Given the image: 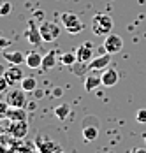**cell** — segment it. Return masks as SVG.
<instances>
[{
	"label": "cell",
	"mask_w": 146,
	"mask_h": 153,
	"mask_svg": "<svg viewBox=\"0 0 146 153\" xmlns=\"http://www.w3.org/2000/svg\"><path fill=\"white\" fill-rule=\"evenodd\" d=\"M9 46V41L7 39H0V49H4V48Z\"/></svg>",
	"instance_id": "obj_29"
},
{
	"label": "cell",
	"mask_w": 146,
	"mask_h": 153,
	"mask_svg": "<svg viewBox=\"0 0 146 153\" xmlns=\"http://www.w3.org/2000/svg\"><path fill=\"white\" fill-rule=\"evenodd\" d=\"M130 153H146V148H134L130 150Z\"/></svg>",
	"instance_id": "obj_30"
},
{
	"label": "cell",
	"mask_w": 146,
	"mask_h": 153,
	"mask_svg": "<svg viewBox=\"0 0 146 153\" xmlns=\"http://www.w3.org/2000/svg\"><path fill=\"white\" fill-rule=\"evenodd\" d=\"M9 104L7 102H0V118H4V116H7V113H9Z\"/></svg>",
	"instance_id": "obj_26"
},
{
	"label": "cell",
	"mask_w": 146,
	"mask_h": 153,
	"mask_svg": "<svg viewBox=\"0 0 146 153\" xmlns=\"http://www.w3.org/2000/svg\"><path fill=\"white\" fill-rule=\"evenodd\" d=\"M5 102L11 107H23L25 109L27 107V92L23 88L11 90V92H7V95H5Z\"/></svg>",
	"instance_id": "obj_6"
},
{
	"label": "cell",
	"mask_w": 146,
	"mask_h": 153,
	"mask_svg": "<svg viewBox=\"0 0 146 153\" xmlns=\"http://www.w3.org/2000/svg\"><path fill=\"white\" fill-rule=\"evenodd\" d=\"M35 146L39 153H62V146L53 139H46L42 136L35 137Z\"/></svg>",
	"instance_id": "obj_5"
},
{
	"label": "cell",
	"mask_w": 146,
	"mask_h": 153,
	"mask_svg": "<svg viewBox=\"0 0 146 153\" xmlns=\"http://www.w3.org/2000/svg\"><path fill=\"white\" fill-rule=\"evenodd\" d=\"M39 30L42 35L44 42H51V41H57L60 35V25L55 21H42L39 25Z\"/></svg>",
	"instance_id": "obj_4"
},
{
	"label": "cell",
	"mask_w": 146,
	"mask_h": 153,
	"mask_svg": "<svg viewBox=\"0 0 146 153\" xmlns=\"http://www.w3.org/2000/svg\"><path fill=\"white\" fill-rule=\"evenodd\" d=\"M136 122L137 123H146V109H139L136 113Z\"/></svg>",
	"instance_id": "obj_25"
},
{
	"label": "cell",
	"mask_w": 146,
	"mask_h": 153,
	"mask_svg": "<svg viewBox=\"0 0 146 153\" xmlns=\"http://www.w3.org/2000/svg\"><path fill=\"white\" fill-rule=\"evenodd\" d=\"M62 95H63V90H62L60 86H57V88H53V93H51V97L58 99V97H62Z\"/></svg>",
	"instance_id": "obj_27"
},
{
	"label": "cell",
	"mask_w": 146,
	"mask_h": 153,
	"mask_svg": "<svg viewBox=\"0 0 146 153\" xmlns=\"http://www.w3.org/2000/svg\"><path fill=\"white\" fill-rule=\"evenodd\" d=\"M60 21H62V25L65 27V30L69 32V33H79L85 28V25L79 19V16L74 14V13H63V14L60 16Z\"/></svg>",
	"instance_id": "obj_3"
},
{
	"label": "cell",
	"mask_w": 146,
	"mask_h": 153,
	"mask_svg": "<svg viewBox=\"0 0 146 153\" xmlns=\"http://www.w3.org/2000/svg\"><path fill=\"white\" fill-rule=\"evenodd\" d=\"M113 30V18L109 14H102V13H99V14H95L92 18V32H93V35H109Z\"/></svg>",
	"instance_id": "obj_2"
},
{
	"label": "cell",
	"mask_w": 146,
	"mask_h": 153,
	"mask_svg": "<svg viewBox=\"0 0 146 153\" xmlns=\"http://www.w3.org/2000/svg\"><path fill=\"white\" fill-rule=\"evenodd\" d=\"M7 90H9V81L5 79V76H0V95L7 93Z\"/></svg>",
	"instance_id": "obj_24"
},
{
	"label": "cell",
	"mask_w": 146,
	"mask_h": 153,
	"mask_svg": "<svg viewBox=\"0 0 146 153\" xmlns=\"http://www.w3.org/2000/svg\"><path fill=\"white\" fill-rule=\"evenodd\" d=\"M93 51H95V48H93V44H92V42H88V41H86V42H83L79 48H76L77 60L90 63V62L93 60Z\"/></svg>",
	"instance_id": "obj_8"
},
{
	"label": "cell",
	"mask_w": 146,
	"mask_h": 153,
	"mask_svg": "<svg viewBox=\"0 0 146 153\" xmlns=\"http://www.w3.org/2000/svg\"><path fill=\"white\" fill-rule=\"evenodd\" d=\"M99 132H101V120L99 116H93V114H86L83 120H81V134L83 139L86 143H92L99 137Z\"/></svg>",
	"instance_id": "obj_1"
},
{
	"label": "cell",
	"mask_w": 146,
	"mask_h": 153,
	"mask_svg": "<svg viewBox=\"0 0 146 153\" xmlns=\"http://www.w3.org/2000/svg\"><path fill=\"white\" fill-rule=\"evenodd\" d=\"M25 35H27V39H28L30 44H41V42H42L41 30L35 27V21H34V19H30L28 21V30L25 32Z\"/></svg>",
	"instance_id": "obj_11"
},
{
	"label": "cell",
	"mask_w": 146,
	"mask_h": 153,
	"mask_svg": "<svg viewBox=\"0 0 146 153\" xmlns=\"http://www.w3.org/2000/svg\"><path fill=\"white\" fill-rule=\"evenodd\" d=\"M57 56H58L57 51H49L46 56H42V65H41V69H42V71H49V69H53V67L57 65Z\"/></svg>",
	"instance_id": "obj_17"
},
{
	"label": "cell",
	"mask_w": 146,
	"mask_h": 153,
	"mask_svg": "<svg viewBox=\"0 0 146 153\" xmlns=\"http://www.w3.org/2000/svg\"><path fill=\"white\" fill-rule=\"evenodd\" d=\"M101 76H102V85L107 86V88L109 86H115L118 81H120V74H118L116 69H113V67H107Z\"/></svg>",
	"instance_id": "obj_12"
},
{
	"label": "cell",
	"mask_w": 146,
	"mask_h": 153,
	"mask_svg": "<svg viewBox=\"0 0 146 153\" xmlns=\"http://www.w3.org/2000/svg\"><path fill=\"white\" fill-rule=\"evenodd\" d=\"M111 63V53H104L99 56H93V60L90 62V71H106Z\"/></svg>",
	"instance_id": "obj_10"
},
{
	"label": "cell",
	"mask_w": 146,
	"mask_h": 153,
	"mask_svg": "<svg viewBox=\"0 0 146 153\" xmlns=\"http://www.w3.org/2000/svg\"><path fill=\"white\" fill-rule=\"evenodd\" d=\"M9 132L14 136V137H25L27 132H28V123L27 120H21V122H13V125L9 127Z\"/></svg>",
	"instance_id": "obj_13"
},
{
	"label": "cell",
	"mask_w": 146,
	"mask_h": 153,
	"mask_svg": "<svg viewBox=\"0 0 146 153\" xmlns=\"http://www.w3.org/2000/svg\"><path fill=\"white\" fill-rule=\"evenodd\" d=\"M102 85V76H97V74H88L85 77V90L86 92H93L95 88H99Z\"/></svg>",
	"instance_id": "obj_15"
},
{
	"label": "cell",
	"mask_w": 146,
	"mask_h": 153,
	"mask_svg": "<svg viewBox=\"0 0 146 153\" xmlns=\"http://www.w3.org/2000/svg\"><path fill=\"white\" fill-rule=\"evenodd\" d=\"M25 63L28 65L30 69H39V67L42 65V56H41L37 51H30V53H27Z\"/></svg>",
	"instance_id": "obj_16"
},
{
	"label": "cell",
	"mask_w": 146,
	"mask_h": 153,
	"mask_svg": "<svg viewBox=\"0 0 146 153\" xmlns=\"http://www.w3.org/2000/svg\"><path fill=\"white\" fill-rule=\"evenodd\" d=\"M11 11H13V4H9V2H4V4L0 5V18H2V16H7Z\"/></svg>",
	"instance_id": "obj_23"
},
{
	"label": "cell",
	"mask_w": 146,
	"mask_h": 153,
	"mask_svg": "<svg viewBox=\"0 0 146 153\" xmlns=\"http://www.w3.org/2000/svg\"><path fill=\"white\" fill-rule=\"evenodd\" d=\"M60 60H62L63 65L71 67V65H74V63L77 62V55H76V51H69V53H63V55L60 56Z\"/></svg>",
	"instance_id": "obj_22"
},
{
	"label": "cell",
	"mask_w": 146,
	"mask_h": 153,
	"mask_svg": "<svg viewBox=\"0 0 146 153\" xmlns=\"http://www.w3.org/2000/svg\"><path fill=\"white\" fill-rule=\"evenodd\" d=\"M21 88H23L25 92H34V90H37V79L32 77V76H25L23 81H21Z\"/></svg>",
	"instance_id": "obj_20"
},
{
	"label": "cell",
	"mask_w": 146,
	"mask_h": 153,
	"mask_svg": "<svg viewBox=\"0 0 146 153\" xmlns=\"http://www.w3.org/2000/svg\"><path fill=\"white\" fill-rule=\"evenodd\" d=\"M55 116L58 118V120H62V122H65L67 120V116L71 114V106L69 104H60V106L55 107Z\"/></svg>",
	"instance_id": "obj_19"
},
{
	"label": "cell",
	"mask_w": 146,
	"mask_h": 153,
	"mask_svg": "<svg viewBox=\"0 0 146 153\" xmlns=\"http://www.w3.org/2000/svg\"><path fill=\"white\" fill-rule=\"evenodd\" d=\"M102 46L106 48L107 53L115 55V53H120V51L123 49V39H121L120 35H116V33H109V35H106Z\"/></svg>",
	"instance_id": "obj_7"
},
{
	"label": "cell",
	"mask_w": 146,
	"mask_h": 153,
	"mask_svg": "<svg viewBox=\"0 0 146 153\" xmlns=\"http://www.w3.org/2000/svg\"><path fill=\"white\" fill-rule=\"evenodd\" d=\"M4 76L9 81V85H16V83H21V81H23L25 74H23L21 65H11L9 69L4 71Z\"/></svg>",
	"instance_id": "obj_9"
},
{
	"label": "cell",
	"mask_w": 146,
	"mask_h": 153,
	"mask_svg": "<svg viewBox=\"0 0 146 153\" xmlns=\"http://www.w3.org/2000/svg\"><path fill=\"white\" fill-rule=\"evenodd\" d=\"M71 71H72L74 74H86L88 71H90V63H86V62H76L74 65H71Z\"/></svg>",
	"instance_id": "obj_21"
},
{
	"label": "cell",
	"mask_w": 146,
	"mask_h": 153,
	"mask_svg": "<svg viewBox=\"0 0 146 153\" xmlns=\"http://www.w3.org/2000/svg\"><path fill=\"white\" fill-rule=\"evenodd\" d=\"M34 95H35V99H42V97H44L42 90H39V88H37V90H34Z\"/></svg>",
	"instance_id": "obj_28"
},
{
	"label": "cell",
	"mask_w": 146,
	"mask_h": 153,
	"mask_svg": "<svg viewBox=\"0 0 146 153\" xmlns=\"http://www.w3.org/2000/svg\"><path fill=\"white\" fill-rule=\"evenodd\" d=\"M2 56L11 65H21L23 62L27 60V55H23L21 51H2Z\"/></svg>",
	"instance_id": "obj_14"
},
{
	"label": "cell",
	"mask_w": 146,
	"mask_h": 153,
	"mask_svg": "<svg viewBox=\"0 0 146 153\" xmlns=\"http://www.w3.org/2000/svg\"><path fill=\"white\" fill-rule=\"evenodd\" d=\"M7 116H9V120H13V122L27 120V113H25V109H23V107H11V109H9V113H7Z\"/></svg>",
	"instance_id": "obj_18"
}]
</instances>
